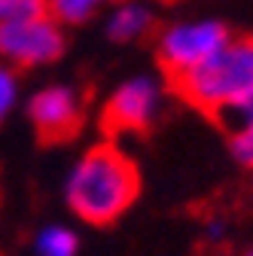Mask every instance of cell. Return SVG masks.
<instances>
[{"mask_svg":"<svg viewBox=\"0 0 253 256\" xmlns=\"http://www.w3.org/2000/svg\"><path fill=\"white\" fill-rule=\"evenodd\" d=\"M140 198V171L113 138L80 152L64 177V204L88 226H113Z\"/></svg>","mask_w":253,"mask_h":256,"instance_id":"1","label":"cell"},{"mask_svg":"<svg viewBox=\"0 0 253 256\" xmlns=\"http://www.w3.org/2000/svg\"><path fill=\"white\" fill-rule=\"evenodd\" d=\"M168 88L189 107L226 125L253 94V34H232L204 64L168 82Z\"/></svg>","mask_w":253,"mask_h":256,"instance_id":"2","label":"cell"},{"mask_svg":"<svg viewBox=\"0 0 253 256\" xmlns=\"http://www.w3.org/2000/svg\"><path fill=\"white\" fill-rule=\"evenodd\" d=\"M229 37H232L229 24L220 18H180L159 28L152 46H156V64H159L165 82L192 74Z\"/></svg>","mask_w":253,"mask_h":256,"instance_id":"3","label":"cell"},{"mask_svg":"<svg viewBox=\"0 0 253 256\" xmlns=\"http://www.w3.org/2000/svg\"><path fill=\"white\" fill-rule=\"evenodd\" d=\"M165 92H168L165 76L134 74L122 80L104 98L98 116L104 134L113 140L122 134H146L165 110Z\"/></svg>","mask_w":253,"mask_h":256,"instance_id":"4","label":"cell"},{"mask_svg":"<svg viewBox=\"0 0 253 256\" xmlns=\"http://www.w3.org/2000/svg\"><path fill=\"white\" fill-rule=\"evenodd\" d=\"M28 122L43 144H68L86 125V94L70 82H49L30 92L24 104Z\"/></svg>","mask_w":253,"mask_h":256,"instance_id":"5","label":"cell"},{"mask_svg":"<svg viewBox=\"0 0 253 256\" xmlns=\"http://www.w3.org/2000/svg\"><path fill=\"white\" fill-rule=\"evenodd\" d=\"M68 28H61L49 12L18 24L0 28V61L12 70H34L55 64L68 49Z\"/></svg>","mask_w":253,"mask_h":256,"instance_id":"6","label":"cell"},{"mask_svg":"<svg viewBox=\"0 0 253 256\" xmlns=\"http://www.w3.org/2000/svg\"><path fill=\"white\" fill-rule=\"evenodd\" d=\"M156 12L144 0H113V6L104 16V34L110 43L128 46L146 37H156Z\"/></svg>","mask_w":253,"mask_h":256,"instance_id":"7","label":"cell"},{"mask_svg":"<svg viewBox=\"0 0 253 256\" xmlns=\"http://www.w3.org/2000/svg\"><path fill=\"white\" fill-rule=\"evenodd\" d=\"M34 256H80V232L64 222H49L34 235Z\"/></svg>","mask_w":253,"mask_h":256,"instance_id":"8","label":"cell"},{"mask_svg":"<svg viewBox=\"0 0 253 256\" xmlns=\"http://www.w3.org/2000/svg\"><path fill=\"white\" fill-rule=\"evenodd\" d=\"M107 6V0H46V12L61 28H76L86 24Z\"/></svg>","mask_w":253,"mask_h":256,"instance_id":"9","label":"cell"},{"mask_svg":"<svg viewBox=\"0 0 253 256\" xmlns=\"http://www.w3.org/2000/svg\"><path fill=\"white\" fill-rule=\"evenodd\" d=\"M22 101V82H18V70H12L10 64L0 61V125H4L16 107Z\"/></svg>","mask_w":253,"mask_h":256,"instance_id":"10","label":"cell"},{"mask_svg":"<svg viewBox=\"0 0 253 256\" xmlns=\"http://www.w3.org/2000/svg\"><path fill=\"white\" fill-rule=\"evenodd\" d=\"M46 16V0H0V28Z\"/></svg>","mask_w":253,"mask_h":256,"instance_id":"11","label":"cell"},{"mask_svg":"<svg viewBox=\"0 0 253 256\" xmlns=\"http://www.w3.org/2000/svg\"><path fill=\"white\" fill-rule=\"evenodd\" d=\"M229 152L241 168L253 171V128L229 125Z\"/></svg>","mask_w":253,"mask_h":256,"instance_id":"12","label":"cell"},{"mask_svg":"<svg viewBox=\"0 0 253 256\" xmlns=\"http://www.w3.org/2000/svg\"><path fill=\"white\" fill-rule=\"evenodd\" d=\"M229 125H247V128H253V94L232 113V119L226 122V128H229Z\"/></svg>","mask_w":253,"mask_h":256,"instance_id":"13","label":"cell"},{"mask_svg":"<svg viewBox=\"0 0 253 256\" xmlns=\"http://www.w3.org/2000/svg\"><path fill=\"white\" fill-rule=\"evenodd\" d=\"M244 256H253V247H247V250H244Z\"/></svg>","mask_w":253,"mask_h":256,"instance_id":"14","label":"cell"}]
</instances>
